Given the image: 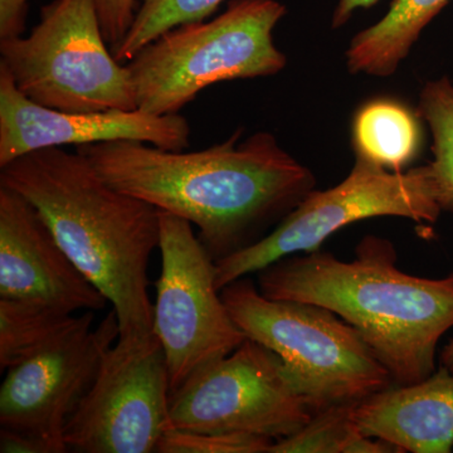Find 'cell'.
<instances>
[{"mask_svg": "<svg viewBox=\"0 0 453 453\" xmlns=\"http://www.w3.org/2000/svg\"><path fill=\"white\" fill-rule=\"evenodd\" d=\"M0 452L2 453H52L41 438L27 432L0 427Z\"/></svg>", "mask_w": 453, "mask_h": 453, "instance_id": "cell-24", "label": "cell"}, {"mask_svg": "<svg viewBox=\"0 0 453 453\" xmlns=\"http://www.w3.org/2000/svg\"><path fill=\"white\" fill-rule=\"evenodd\" d=\"M418 115L434 138L429 163L441 210L453 211V83L447 77L426 83L419 95Z\"/></svg>", "mask_w": 453, "mask_h": 453, "instance_id": "cell-19", "label": "cell"}, {"mask_svg": "<svg viewBox=\"0 0 453 453\" xmlns=\"http://www.w3.org/2000/svg\"><path fill=\"white\" fill-rule=\"evenodd\" d=\"M441 366L453 372V340L446 345L442 353H441Z\"/></svg>", "mask_w": 453, "mask_h": 453, "instance_id": "cell-26", "label": "cell"}, {"mask_svg": "<svg viewBox=\"0 0 453 453\" xmlns=\"http://www.w3.org/2000/svg\"><path fill=\"white\" fill-rule=\"evenodd\" d=\"M285 14L277 0H231L214 19L164 33L127 64L138 109L174 115L216 83L281 73L273 32Z\"/></svg>", "mask_w": 453, "mask_h": 453, "instance_id": "cell-4", "label": "cell"}, {"mask_svg": "<svg viewBox=\"0 0 453 453\" xmlns=\"http://www.w3.org/2000/svg\"><path fill=\"white\" fill-rule=\"evenodd\" d=\"M170 428L168 365L157 335L118 339L65 428L68 451L150 453Z\"/></svg>", "mask_w": 453, "mask_h": 453, "instance_id": "cell-10", "label": "cell"}, {"mask_svg": "<svg viewBox=\"0 0 453 453\" xmlns=\"http://www.w3.org/2000/svg\"><path fill=\"white\" fill-rule=\"evenodd\" d=\"M28 4L29 0H0V42L22 37Z\"/></svg>", "mask_w": 453, "mask_h": 453, "instance_id": "cell-23", "label": "cell"}, {"mask_svg": "<svg viewBox=\"0 0 453 453\" xmlns=\"http://www.w3.org/2000/svg\"><path fill=\"white\" fill-rule=\"evenodd\" d=\"M189 122L179 113L154 115L139 109L64 112L38 105L17 88L8 68L0 64V168L40 149L134 140L180 151L189 146Z\"/></svg>", "mask_w": 453, "mask_h": 453, "instance_id": "cell-12", "label": "cell"}, {"mask_svg": "<svg viewBox=\"0 0 453 453\" xmlns=\"http://www.w3.org/2000/svg\"><path fill=\"white\" fill-rule=\"evenodd\" d=\"M81 316L26 303L0 299V371L40 353L81 323Z\"/></svg>", "mask_w": 453, "mask_h": 453, "instance_id": "cell-17", "label": "cell"}, {"mask_svg": "<svg viewBox=\"0 0 453 453\" xmlns=\"http://www.w3.org/2000/svg\"><path fill=\"white\" fill-rule=\"evenodd\" d=\"M451 0H393L386 16L357 33L345 57L350 73L389 77L419 35Z\"/></svg>", "mask_w": 453, "mask_h": 453, "instance_id": "cell-15", "label": "cell"}, {"mask_svg": "<svg viewBox=\"0 0 453 453\" xmlns=\"http://www.w3.org/2000/svg\"><path fill=\"white\" fill-rule=\"evenodd\" d=\"M357 403L319 411L305 427L273 442L268 453H403L387 441L360 434L354 417Z\"/></svg>", "mask_w": 453, "mask_h": 453, "instance_id": "cell-18", "label": "cell"}, {"mask_svg": "<svg viewBox=\"0 0 453 453\" xmlns=\"http://www.w3.org/2000/svg\"><path fill=\"white\" fill-rule=\"evenodd\" d=\"M95 311L25 362L8 369L0 388V427L41 438L52 453L68 452L65 428L94 386L107 351L120 336L111 310L92 329Z\"/></svg>", "mask_w": 453, "mask_h": 453, "instance_id": "cell-11", "label": "cell"}, {"mask_svg": "<svg viewBox=\"0 0 453 453\" xmlns=\"http://www.w3.org/2000/svg\"><path fill=\"white\" fill-rule=\"evenodd\" d=\"M220 294L247 338L281 357L316 413L395 386L365 339L335 312L315 303L268 299L247 276Z\"/></svg>", "mask_w": 453, "mask_h": 453, "instance_id": "cell-5", "label": "cell"}, {"mask_svg": "<svg viewBox=\"0 0 453 453\" xmlns=\"http://www.w3.org/2000/svg\"><path fill=\"white\" fill-rule=\"evenodd\" d=\"M441 211L429 164L405 173L390 172L357 157L350 174L338 186L312 190L273 232L219 259L217 288L222 290L295 253L318 251L330 235L357 220L402 217L434 223Z\"/></svg>", "mask_w": 453, "mask_h": 453, "instance_id": "cell-7", "label": "cell"}, {"mask_svg": "<svg viewBox=\"0 0 453 453\" xmlns=\"http://www.w3.org/2000/svg\"><path fill=\"white\" fill-rule=\"evenodd\" d=\"M275 441L241 434H203L169 428L157 453H268Z\"/></svg>", "mask_w": 453, "mask_h": 453, "instance_id": "cell-21", "label": "cell"}, {"mask_svg": "<svg viewBox=\"0 0 453 453\" xmlns=\"http://www.w3.org/2000/svg\"><path fill=\"white\" fill-rule=\"evenodd\" d=\"M285 362L247 338L170 395V428L282 440L315 416Z\"/></svg>", "mask_w": 453, "mask_h": 453, "instance_id": "cell-8", "label": "cell"}, {"mask_svg": "<svg viewBox=\"0 0 453 453\" xmlns=\"http://www.w3.org/2000/svg\"><path fill=\"white\" fill-rule=\"evenodd\" d=\"M101 29L109 49H118L136 16V0H94Z\"/></svg>", "mask_w": 453, "mask_h": 453, "instance_id": "cell-22", "label": "cell"}, {"mask_svg": "<svg viewBox=\"0 0 453 453\" xmlns=\"http://www.w3.org/2000/svg\"><path fill=\"white\" fill-rule=\"evenodd\" d=\"M0 299L41 303L74 314L109 300L57 242L40 211L0 184Z\"/></svg>", "mask_w": 453, "mask_h": 453, "instance_id": "cell-13", "label": "cell"}, {"mask_svg": "<svg viewBox=\"0 0 453 453\" xmlns=\"http://www.w3.org/2000/svg\"><path fill=\"white\" fill-rule=\"evenodd\" d=\"M222 3L223 0H142L130 31L111 53L116 61L127 64L164 33L186 23L207 19Z\"/></svg>", "mask_w": 453, "mask_h": 453, "instance_id": "cell-20", "label": "cell"}, {"mask_svg": "<svg viewBox=\"0 0 453 453\" xmlns=\"http://www.w3.org/2000/svg\"><path fill=\"white\" fill-rule=\"evenodd\" d=\"M360 434L402 452L449 453L453 449V372L441 366L408 386H390L356 405Z\"/></svg>", "mask_w": 453, "mask_h": 453, "instance_id": "cell-14", "label": "cell"}, {"mask_svg": "<svg viewBox=\"0 0 453 453\" xmlns=\"http://www.w3.org/2000/svg\"><path fill=\"white\" fill-rule=\"evenodd\" d=\"M258 290L335 312L365 339L395 386L434 374L438 342L453 327V273L408 275L396 267L392 242L377 235L363 238L350 262L319 250L279 259L259 271Z\"/></svg>", "mask_w": 453, "mask_h": 453, "instance_id": "cell-3", "label": "cell"}, {"mask_svg": "<svg viewBox=\"0 0 453 453\" xmlns=\"http://www.w3.org/2000/svg\"><path fill=\"white\" fill-rule=\"evenodd\" d=\"M377 2L378 0H339L333 14V28L336 29L347 25L348 20L353 17L357 11L371 8Z\"/></svg>", "mask_w": 453, "mask_h": 453, "instance_id": "cell-25", "label": "cell"}, {"mask_svg": "<svg viewBox=\"0 0 453 453\" xmlns=\"http://www.w3.org/2000/svg\"><path fill=\"white\" fill-rule=\"evenodd\" d=\"M0 64L38 105L64 112L136 110L127 65L107 49L94 0H53L29 35L0 42Z\"/></svg>", "mask_w": 453, "mask_h": 453, "instance_id": "cell-6", "label": "cell"}, {"mask_svg": "<svg viewBox=\"0 0 453 453\" xmlns=\"http://www.w3.org/2000/svg\"><path fill=\"white\" fill-rule=\"evenodd\" d=\"M199 151H174L134 140L82 145L76 151L109 186L198 226L214 261L264 238L314 190L306 166L270 133Z\"/></svg>", "mask_w": 453, "mask_h": 453, "instance_id": "cell-1", "label": "cell"}, {"mask_svg": "<svg viewBox=\"0 0 453 453\" xmlns=\"http://www.w3.org/2000/svg\"><path fill=\"white\" fill-rule=\"evenodd\" d=\"M162 273L153 332L168 365L170 395L247 339L226 309L211 258L189 220L159 210Z\"/></svg>", "mask_w": 453, "mask_h": 453, "instance_id": "cell-9", "label": "cell"}, {"mask_svg": "<svg viewBox=\"0 0 453 453\" xmlns=\"http://www.w3.org/2000/svg\"><path fill=\"white\" fill-rule=\"evenodd\" d=\"M357 157L390 172H402L416 157L419 127L407 107L393 101H374L354 119Z\"/></svg>", "mask_w": 453, "mask_h": 453, "instance_id": "cell-16", "label": "cell"}, {"mask_svg": "<svg viewBox=\"0 0 453 453\" xmlns=\"http://www.w3.org/2000/svg\"><path fill=\"white\" fill-rule=\"evenodd\" d=\"M0 169V184L32 203L65 255L111 303L119 339L153 335L149 262L159 249V210L109 186L79 151L40 149Z\"/></svg>", "mask_w": 453, "mask_h": 453, "instance_id": "cell-2", "label": "cell"}]
</instances>
